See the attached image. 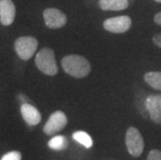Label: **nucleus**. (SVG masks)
<instances>
[{"mask_svg":"<svg viewBox=\"0 0 161 160\" xmlns=\"http://www.w3.org/2000/svg\"><path fill=\"white\" fill-rule=\"evenodd\" d=\"M143 78L150 86L161 91V72H148Z\"/></svg>","mask_w":161,"mask_h":160,"instance_id":"ddd939ff","label":"nucleus"},{"mask_svg":"<svg viewBox=\"0 0 161 160\" xmlns=\"http://www.w3.org/2000/svg\"><path fill=\"white\" fill-rule=\"evenodd\" d=\"M1 160H22V155L18 151H11L5 153L1 157Z\"/></svg>","mask_w":161,"mask_h":160,"instance_id":"2eb2a0df","label":"nucleus"},{"mask_svg":"<svg viewBox=\"0 0 161 160\" xmlns=\"http://www.w3.org/2000/svg\"><path fill=\"white\" fill-rule=\"evenodd\" d=\"M73 139L76 141L77 142H79L80 145L83 146L84 148L90 149L92 147L94 142H92V139L90 136V134L86 133L84 131H76L73 133Z\"/></svg>","mask_w":161,"mask_h":160,"instance_id":"4468645a","label":"nucleus"},{"mask_svg":"<svg viewBox=\"0 0 161 160\" xmlns=\"http://www.w3.org/2000/svg\"><path fill=\"white\" fill-rule=\"evenodd\" d=\"M153 43L161 48V33H158V35H156L153 37Z\"/></svg>","mask_w":161,"mask_h":160,"instance_id":"f3484780","label":"nucleus"},{"mask_svg":"<svg viewBox=\"0 0 161 160\" xmlns=\"http://www.w3.org/2000/svg\"><path fill=\"white\" fill-rule=\"evenodd\" d=\"M155 1H157V2H161V0H155Z\"/></svg>","mask_w":161,"mask_h":160,"instance_id":"6ab92c4d","label":"nucleus"},{"mask_svg":"<svg viewBox=\"0 0 161 160\" xmlns=\"http://www.w3.org/2000/svg\"><path fill=\"white\" fill-rule=\"evenodd\" d=\"M68 124V118L64 112L57 110L50 115L49 120L47 121L43 128L44 133L47 135H54L60 132Z\"/></svg>","mask_w":161,"mask_h":160,"instance_id":"39448f33","label":"nucleus"},{"mask_svg":"<svg viewBox=\"0 0 161 160\" xmlns=\"http://www.w3.org/2000/svg\"><path fill=\"white\" fill-rule=\"evenodd\" d=\"M37 40L33 36H20L15 42V50L23 60H29L37 49Z\"/></svg>","mask_w":161,"mask_h":160,"instance_id":"7ed1b4c3","label":"nucleus"},{"mask_svg":"<svg viewBox=\"0 0 161 160\" xmlns=\"http://www.w3.org/2000/svg\"><path fill=\"white\" fill-rule=\"evenodd\" d=\"M21 114L24 121L30 126L37 125L42 120L41 112L29 103H23L21 105Z\"/></svg>","mask_w":161,"mask_h":160,"instance_id":"9d476101","label":"nucleus"},{"mask_svg":"<svg viewBox=\"0 0 161 160\" xmlns=\"http://www.w3.org/2000/svg\"><path fill=\"white\" fill-rule=\"evenodd\" d=\"M148 160H161V151L157 149L152 150L148 155Z\"/></svg>","mask_w":161,"mask_h":160,"instance_id":"dca6fc26","label":"nucleus"},{"mask_svg":"<svg viewBox=\"0 0 161 160\" xmlns=\"http://www.w3.org/2000/svg\"><path fill=\"white\" fill-rule=\"evenodd\" d=\"M128 0H100L99 6L103 11H123L128 8Z\"/></svg>","mask_w":161,"mask_h":160,"instance_id":"9b49d317","label":"nucleus"},{"mask_svg":"<svg viewBox=\"0 0 161 160\" xmlns=\"http://www.w3.org/2000/svg\"><path fill=\"white\" fill-rule=\"evenodd\" d=\"M103 27L109 32L124 33L131 27V19L128 16H119L105 20Z\"/></svg>","mask_w":161,"mask_h":160,"instance_id":"0eeeda50","label":"nucleus"},{"mask_svg":"<svg viewBox=\"0 0 161 160\" xmlns=\"http://www.w3.org/2000/svg\"><path fill=\"white\" fill-rule=\"evenodd\" d=\"M126 147L133 157H138L142 155L145 148V141L139 130L135 127H130L126 132Z\"/></svg>","mask_w":161,"mask_h":160,"instance_id":"20e7f679","label":"nucleus"},{"mask_svg":"<svg viewBox=\"0 0 161 160\" xmlns=\"http://www.w3.org/2000/svg\"><path fill=\"white\" fill-rule=\"evenodd\" d=\"M35 63L37 69L48 76H55L58 72L55 54H54V51L50 48H43L40 50L36 53Z\"/></svg>","mask_w":161,"mask_h":160,"instance_id":"f03ea898","label":"nucleus"},{"mask_svg":"<svg viewBox=\"0 0 161 160\" xmlns=\"http://www.w3.org/2000/svg\"><path fill=\"white\" fill-rule=\"evenodd\" d=\"M16 17V6L12 0H0V22L2 25L13 24Z\"/></svg>","mask_w":161,"mask_h":160,"instance_id":"1a4fd4ad","label":"nucleus"},{"mask_svg":"<svg viewBox=\"0 0 161 160\" xmlns=\"http://www.w3.org/2000/svg\"><path fill=\"white\" fill-rule=\"evenodd\" d=\"M61 67L68 75L74 78H84L91 73L90 62L81 55L71 54L64 56L61 60Z\"/></svg>","mask_w":161,"mask_h":160,"instance_id":"f257e3e1","label":"nucleus"},{"mask_svg":"<svg viewBox=\"0 0 161 160\" xmlns=\"http://www.w3.org/2000/svg\"><path fill=\"white\" fill-rule=\"evenodd\" d=\"M43 16L46 26L50 29L61 28L67 23V16L57 8H46L43 13Z\"/></svg>","mask_w":161,"mask_h":160,"instance_id":"423d86ee","label":"nucleus"},{"mask_svg":"<svg viewBox=\"0 0 161 160\" xmlns=\"http://www.w3.org/2000/svg\"><path fill=\"white\" fill-rule=\"evenodd\" d=\"M146 108L154 123L161 124V96L153 95L146 100Z\"/></svg>","mask_w":161,"mask_h":160,"instance_id":"6e6552de","label":"nucleus"},{"mask_svg":"<svg viewBox=\"0 0 161 160\" xmlns=\"http://www.w3.org/2000/svg\"><path fill=\"white\" fill-rule=\"evenodd\" d=\"M48 147L51 150H53V151H64V150H67L68 147H69V141L64 136L56 135L53 136L48 141Z\"/></svg>","mask_w":161,"mask_h":160,"instance_id":"f8f14e48","label":"nucleus"},{"mask_svg":"<svg viewBox=\"0 0 161 160\" xmlns=\"http://www.w3.org/2000/svg\"><path fill=\"white\" fill-rule=\"evenodd\" d=\"M154 21H155V23H157L158 25H161V12L156 14L155 17H154Z\"/></svg>","mask_w":161,"mask_h":160,"instance_id":"a211bd4d","label":"nucleus"}]
</instances>
